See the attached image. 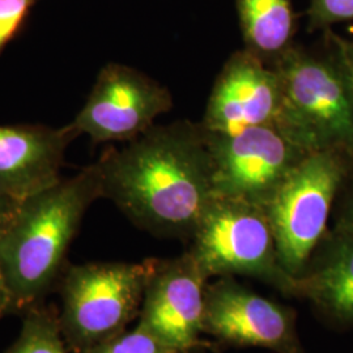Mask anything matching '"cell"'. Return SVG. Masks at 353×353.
<instances>
[{"instance_id":"cell-1","label":"cell","mask_w":353,"mask_h":353,"mask_svg":"<svg viewBox=\"0 0 353 353\" xmlns=\"http://www.w3.org/2000/svg\"><path fill=\"white\" fill-rule=\"evenodd\" d=\"M102 198L157 239L191 240L214 198L212 161L199 122L152 126L97 161Z\"/></svg>"},{"instance_id":"cell-2","label":"cell","mask_w":353,"mask_h":353,"mask_svg":"<svg viewBox=\"0 0 353 353\" xmlns=\"http://www.w3.org/2000/svg\"><path fill=\"white\" fill-rule=\"evenodd\" d=\"M102 198L97 163L26 198L0 234V275L13 312L26 310L61 279L89 207Z\"/></svg>"},{"instance_id":"cell-3","label":"cell","mask_w":353,"mask_h":353,"mask_svg":"<svg viewBox=\"0 0 353 353\" xmlns=\"http://www.w3.org/2000/svg\"><path fill=\"white\" fill-rule=\"evenodd\" d=\"M275 67L283 88L275 125L307 153L338 151L353 157L352 88L327 41L322 50L294 43Z\"/></svg>"},{"instance_id":"cell-4","label":"cell","mask_w":353,"mask_h":353,"mask_svg":"<svg viewBox=\"0 0 353 353\" xmlns=\"http://www.w3.org/2000/svg\"><path fill=\"white\" fill-rule=\"evenodd\" d=\"M188 252L211 280L255 279L294 299L296 279L281 265L270 219L259 204L214 195L189 241Z\"/></svg>"},{"instance_id":"cell-5","label":"cell","mask_w":353,"mask_h":353,"mask_svg":"<svg viewBox=\"0 0 353 353\" xmlns=\"http://www.w3.org/2000/svg\"><path fill=\"white\" fill-rule=\"evenodd\" d=\"M151 268L152 258L67 265L58 319L68 350L84 353L139 318Z\"/></svg>"},{"instance_id":"cell-6","label":"cell","mask_w":353,"mask_h":353,"mask_svg":"<svg viewBox=\"0 0 353 353\" xmlns=\"http://www.w3.org/2000/svg\"><path fill=\"white\" fill-rule=\"evenodd\" d=\"M351 159L338 151L309 153L263 207L281 265L294 279L330 229L328 221Z\"/></svg>"},{"instance_id":"cell-7","label":"cell","mask_w":353,"mask_h":353,"mask_svg":"<svg viewBox=\"0 0 353 353\" xmlns=\"http://www.w3.org/2000/svg\"><path fill=\"white\" fill-rule=\"evenodd\" d=\"M204 132L212 161L214 195L262 207L309 154L276 125L248 127L233 134Z\"/></svg>"},{"instance_id":"cell-8","label":"cell","mask_w":353,"mask_h":353,"mask_svg":"<svg viewBox=\"0 0 353 353\" xmlns=\"http://www.w3.org/2000/svg\"><path fill=\"white\" fill-rule=\"evenodd\" d=\"M203 334L211 338L216 348L305 353L296 310L261 296L233 276L210 280L205 290Z\"/></svg>"},{"instance_id":"cell-9","label":"cell","mask_w":353,"mask_h":353,"mask_svg":"<svg viewBox=\"0 0 353 353\" xmlns=\"http://www.w3.org/2000/svg\"><path fill=\"white\" fill-rule=\"evenodd\" d=\"M173 108L170 90L126 64L102 67L85 105L68 125L93 143L130 141Z\"/></svg>"},{"instance_id":"cell-10","label":"cell","mask_w":353,"mask_h":353,"mask_svg":"<svg viewBox=\"0 0 353 353\" xmlns=\"http://www.w3.org/2000/svg\"><path fill=\"white\" fill-rule=\"evenodd\" d=\"M210 280L188 250L174 258H152L138 323L179 352L214 351V341L203 334Z\"/></svg>"},{"instance_id":"cell-11","label":"cell","mask_w":353,"mask_h":353,"mask_svg":"<svg viewBox=\"0 0 353 353\" xmlns=\"http://www.w3.org/2000/svg\"><path fill=\"white\" fill-rule=\"evenodd\" d=\"M281 100L276 67L243 48L228 58L216 77L199 123L205 131L220 134L275 125Z\"/></svg>"},{"instance_id":"cell-12","label":"cell","mask_w":353,"mask_h":353,"mask_svg":"<svg viewBox=\"0 0 353 353\" xmlns=\"http://www.w3.org/2000/svg\"><path fill=\"white\" fill-rule=\"evenodd\" d=\"M70 126H0V198L23 202L61 176Z\"/></svg>"},{"instance_id":"cell-13","label":"cell","mask_w":353,"mask_h":353,"mask_svg":"<svg viewBox=\"0 0 353 353\" xmlns=\"http://www.w3.org/2000/svg\"><path fill=\"white\" fill-rule=\"evenodd\" d=\"M294 299L331 327H353V230L330 227L296 278Z\"/></svg>"},{"instance_id":"cell-14","label":"cell","mask_w":353,"mask_h":353,"mask_svg":"<svg viewBox=\"0 0 353 353\" xmlns=\"http://www.w3.org/2000/svg\"><path fill=\"white\" fill-rule=\"evenodd\" d=\"M245 49L275 65L294 45L296 14L292 0H236Z\"/></svg>"},{"instance_id":"cell-15","label":"cell","mask_w":353,"mask_h":353,"mask_svg":"<svg viewBox=\"0 0 353 353\" xmlns=\"http://www.w3.org/2000/svg\"><path fill=\"white\" fill-rule=\"evenodd\" d=\"M58 313L46 306L26 309L20 334L6 353H68Z\"/></svg>"},{"instance_id":"cell-16","label":"cell","mask_w":353,"mask_h":353,"mask_svg":"<svg viewBox=\"0 0 353 353\" xmlns=\"http://www.w3.org/2000/svg\"><path fill=\"white\" fill-rule=\"evenodd\" d=\"M84 353H182L138 323L131 330L96 344Z\"/></svg>"},{"instance_id":"cell-17","label":"cell","mask_w":353,"mask_h":353,"mask_svg":"<svg viewBox=\"0 0 353 353\" xmlns=\"http://www.w3.org/2000/svg\"><path fill=\"white\" fill-rule=\"evenodd\" d=\"M307 30H327L331 26L353 20V0H310Z\"/></svg>"},{"instance_id":"cell-18","label":"cell","mask_w":353,"mask_h":353,"mask_svg":"<svg viewBox=\"0 0 353 353\" xmlns=\"http://www.w3.org/2000/svg\"><path fill=\"white\" fill-rule=\"evenodd\" d=\"M331 219V227L353 230V157L336 195Z\"/></svg>"},{"instance_id":"cell-19","label":"cell","mask_w":353,"mask_h":353,"mask_svg":"<svg viewBox=\"0 0 353 353\" xmlns=\"http://www.w3.org/2000/svg\"><path fill=\"white\" fill-rule=\"evenodd\" d=\"M34 0H0V51L21 26Z\"/></svg>"},{"instance_id":"cell-20","label":"cell","mask_w":353,"mask_h":353,"mask_svg":"<svg viewBox=\"0 0 353 353\" xmlns=\"http://www.w3.org/2000/svg\"><path fill=\"white\" fill-rule=\"evenodd\" d=\"M323 37L327 41L328 45L338 55L344 72L348 77L353 92V39L341 37L336 34L332 29H327L323 32Z\"/></svg>"},{"instance_id":"cell-21","label":"cell","mask_w":353,"mask_h":353,"mask_svg":"<svg viewBox=\"0 0 353 353\" xmlns=\"http://www.w3.org/2000/svg\"><path fill=\"white\" fill-rule=\"evenodd\" d=\"M21 203V202H20ZM20 203L8 201V199H1L0 198V234L3 233L4 228L7 227L8 221L11 220L17 205Z\"/></svg>"},{"instance_id":"cell-22","label":"cell","mask_w":353,"mask_h":353,"mask_svg":"<svg viewBox=\"0 0 353 353\" xmlns=\"http://www.w3.org/2000/svg\"><path fill=\"white\" fill-rule=\"evenodd\" d=\"M11 312H13L12 299L0 275V319Z\"/></svg>"}]
</instances>
